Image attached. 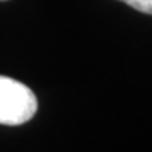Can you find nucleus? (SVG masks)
<instances>
[{
    "label": "nucleus",
    "mask_w": 152,
    "mask_h": 152,
    "mask_svg": "<svg viewBox=\"0 0 152 152\" xmlns=\"http://www.w3.org/2000/svg\"><path fill=\"white\" fill-rule=\"evenodd\" d=\"M0 2H2V0H0Z\"/></svg>",
    "instance_id": "obj_3"
},
{
    "label": "nucleus",
    "mask_w": 152,
    "mask_h": 152,
    "mask_svg": "<svg viewBox=\"0 0 152 152\" xmlns=\"http://www.w3.org/2000/svg\"><path fill=\"white\" fill-rule=\"evenodd\" d=\"M37 112V98L24 83L0 76V124L22 125Z\"/></svg>",
    "instance_id": "obj_1"
},
{
    "label": "nucleus",
    "mask_w": 152,
    "mask_h": 152,
    "mask_svg": "<svg viewBox=\"0 0 152 152\" xmlns=\"http://www.w3.org/2000/svg\"><path fill=\"white\" fill-rule=\"evenodd\" d=\"M127 5L134 7L135 10L142 12V14H149L152 15V0H120Z\"/></svg>",
    "instance_id": "obj_2"
}]
</instances>
